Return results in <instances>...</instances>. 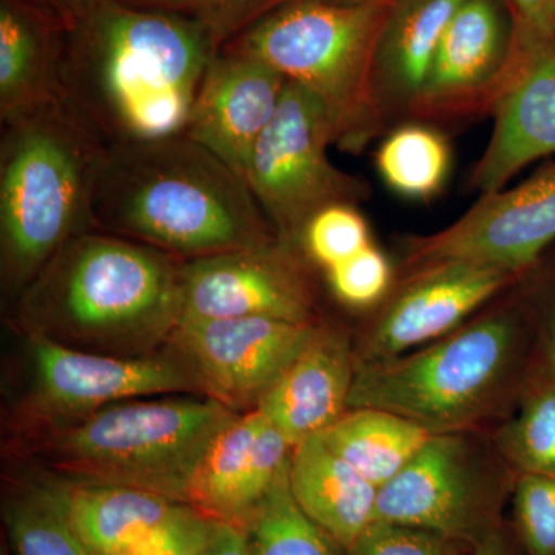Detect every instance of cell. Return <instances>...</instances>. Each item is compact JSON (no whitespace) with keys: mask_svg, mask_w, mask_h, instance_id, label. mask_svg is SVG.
<instances>
[{"mask_svg":"<svg viewBox=\"0 0 555 555\" xmlns=\"http://www.w3.org/2000/svg\"><path fill=\"white\" fill-rule=\"evenodd\" d=\"M221 47L182 14L104 0L64 31L65 96L108 145L175 137Z\"/></svg>","mask_w":555,"mask_h":555,"instance_id":"6da1fadb","label":"cell"},{"mask_svg":"<svg viewBox=\"0 0 555 555\" xmlns=\"http://www.w3.org/2000/svg\"><path fill=\"white\" fill-rule=\"evenodd\" d=\"M93 230L182 261L278 238L246 179L184 133L108 145Z\"/></svg>","mask_w":555,"mask_h":555,"instance_id":"7a4b0ae2","label":"cell"},{"mask_svg":"<svg viewBox=\"0 0 555 555\" xmlns=\"http://www.w3.org/2000/svg\"><path fill=\"white\" fill-rule=\"evenodd\" d=\"M182 259L100 230L65 243L21 292L22 327L113 357L167 346L181 320Z\"/></svg>","mask_w":555,"mask_h":555,"instance_id":"3957f363","label":"cell"},{"mask_svg":"<svg viewBox=\"0 0 555 555\" xmlns=\"http://www.w3.org/2000/svg\"><path fill=\"white\" fill-rule=\"evenodd\" d=\"M108 144L67 96L2 124L0 269L16 299L69 240L93 230Z\"/></svg>","mask_w":555,"mask_h":555,"instance_id":"277c9868","label":"cell"},{"mask_svg":"<svg viewBox=\"0 0 555 555\" xmlns=\"http://www.w3.org/2000/svg\"><path fill=\"white\" fill-rule=\"evenodd\" d=\"M396 0H288L222 49L266 62L323 102L335 142L363 152L385 126L374 93L379 36Z\"/></svg>","mask_w":555,"mask_h":555,"instance_id":"5b68a950","label":"cell"},{"mask_svg":"<svg viewBox=\"0 0 555 555\" xmlns=\"http://www.w3.org/2000/svg\"><path fill=\"white\" fill-rule=\"evenodd\" d=\"M233 415L198 393L134 398L49 430L42 444L65 481L131 486L189 505L201 460Z\"/></svg>","mask_w":555,"mask_h":555,"instance_id":"8992f818","label":"cell"},{"mask_svg":"<svg viewBox=\"0 0 555 555\" xmlns=\"http://www.w3.org/2000/svg\"><path fill=\"white\" fill-rule=\"evenodd\" d=\"M517 345L516 320L499 312L412 356L358 361L349 409H382L430 434H452L502 396Z\"/></svg>","mask_w":555,"mask_h":555,"instance_id":"52a82bcc","label":"cell"},{"mask_svg":"<svg viewBox=\"0 0 555 555\" xmlns=\"http://www.w3.org/2000/svg\"><path fill=\"white\" fill-rule=\"evenodd\" d=\"M334 126L323 102L288 80L275 118L262 131L244 170L248 189L278 238L298 247L317 211L369 198L363 179L331 163Z\"/></svg>","mask_w":555,"mask_h":555,"instance_id":"ba28073f","label":"cell"},{"mask_svg":"<svg viewBox=\"0 0 555 555\" xmlns=\"http://www.w3.org/2000/svg\"><path fill=\"white\" fill-rule=\"evenodd\" d=\"M27 335L30 389L25 409L43 433L120 401L203 396L188 366L169 347L153 356L113 357L73 349L31 332Z\"/></svg>","mask_w":555,"mask_h":555,"instance_id":"9c48e42d","label":"cell"},{"mask_svg":"<svg viewBox=\"0 0 555 555\" xmlns=\"http://www.w3.org/2000/svg\"><path fill=\"white\" fill-rule=\"evenodd\" d=\"M318 326L273 318L182 321L166 347L181 358L203 396L243 414L259 406Z\"/></svg>","mask_w":555,"mask_h":555,"instance_id":"30bf717a","label":"cell"},{"mask_svg":"<svg viewBox=\"0 0 555 555\" xmlns=\"http://www.w3.org/2000/svg\"><path fill=\"white\" fill-rule=\"evenodd\" d=\"M555 240V164L513 189L483 193L454 224L409 238V275L466 262L517 275Z\"/></svg>","mask_w":555,"mask_h":555,"instance_id":"8fae6325","label":"cell"},{"mask_svg":"<svg viewBox=\"0 0 555 555\" xmlns=\"http://www.w3.org/2000/svg\"><path fill=\"white\" fill-rule=\"evenodd\" d=\"M308 262L297 246L280 238L182 261L179 323L221 318L315 323Z\"/></svg>","mask_w":555,"mask_h":555,"instance_id":"7c38bea8","label":"cell"},{"mask_svg":"<svg viewBox=\"0 0 555 555\" xmlns=\"http://www.w3.org/2000/svg\"><path fill=\"white\" fill-rule=\"evenodd\" d=\"M511 33L502 0H465L444 33L409 118L427 122L492 113L506 87Z\"/></svg>","mask_w":555,"mask_h":555,"instance_id":"4fadbf2b","label":"cell"},{"mask_svg":"<svg viewBox=\"0 0 555 555\" xmlns=\"http://www.w3.org/2000/svg\"><path fill=\"white\" fill-rule=\"evenodd\" d=\"M492 115L491 141L469 182L481 195L505 189L529 164L555 155V35L511 33L506 87Z\"/></svg>","mask_w":555,"mask_h":555,"instance_id":"5bb4252c","label":"cell"},{"mask_svg":"<svg viewBox=\"0 0 555 555\" xmlns=\"http://www.w3.org/2000/svg\"><path fill=\"white\" fill-rule=\"evenodd\" d=\"M483 506L465 443L434 434L392 480L378 489L375 520L467 539L480 528Z\"/></svg>","mask_w":555,"mask_h":555,"instance_id":"9a60e30c","label":"cell"},{"mask_svg":"<svg viewBox=\"0 0 555 555\" xmlns=\"http://www.w3.org/2000/svg\"><path fill=\"white\" fill-rule=\"evenodd\" d=\"M287 82L266 62L221 47L208 64L184 134L244 178L251 150L275 118Z\"/></svg>","mask_w":555,"mask_h":555,"instance_id":"2e32d148","label":"cell"},{"mask_svg":"<svg viewBox=\"0 0 555 555\" xmlns=\"http://www.w3.org/2000/svg\"><path fill=\"white\" fill-rule=\"evenodd\" d=\"M514 276L466 262L412 273L372 328L360 361L400 357L412 347L447 337Z\"/></svg>","mask_w":555,"mask_h":555,"instance_id":"e0dca14e","label":"cell"},{"mask_svg":"<svg viewBox=\"0 0 555 555\" xmlns=\"http://www.w3.org/2000/svg\"><path fill=\"white\" fill-rule=\"evenodd\" d=\"M292 444L258 409L235 414L201 460L189 505L243 526L291 462Z\"/></svg>","mask_w":555,"mask_h":555,"instance_id":"ac0fdd59","label":"cell"},{"mask_svg":"<svg viewBox=\"0 0 555 555\" xmlns=\"http://www.w3.org/2000/svg\"><path fill=\"white\" fill-rule=\"evenodd\" d=\"M357 363L346 335L318 326L257 408L292 448L320 436L349 409Z\"/></svg>","mask_w":555,"mask_h":555,"instance_id":"d6986e66","label":"cell"},{"mask_svg":"<svg viewBox=\"0 0 555 555\" xmlns=\"http://www.w3.org/2000/svg\"><path fill=\"white\" fill-rule=\"evenodd\" d=\"M465 0H396L375 56L374 93L383 126L409 118L437 51Z\"/></svg>","mask_w":555,"mask_h":555,"instance_id":"ffe728a7","label":"cell"},{"mask_svg":"<svg viewBox=\"0 0 555 555\" xmlns=\"http://www.w3.org/2000/svg\"><path fill=\"white\" fill-rule=\"evenodd\" d=\"M64 30L28 0H0V120L65 96Z\"/></svg>","mask_w":555,"mask_h":555,"instance_id":"44dd1931","label":"cell"},{"mask_svg":"<svg viewBox=\"0 0 555 555\" xmlns=\"http://www.w3.org/2000/svg\"><path fill=\"white\" fill-rule=\"evenodd\" d=\"M288 480L299 507L339 546L350 550L374 524L378 489L332 452L321 436L292 449Z\"/></svg>","mask_w":555,"mask_h":555,"instance_id":"7402d4cb","label":"cell"},{"mask_svg":"<svg viewBox=\"0 0 555 555\" xmlns=\"http://www.w3.org/2000/svg\"><path fill=\"white\" fill-rule=\"evenodd\" d=\"M64 481L69 521L94 555H124L190 505L122 485Z\"/></svg>","mask_w":555,"mask_h":555,"instance_id":"603a6c76","label":"cell"},{"mask_svg":"<svg viewBox=\"0 0 555 555\" xmlns=\"http://www.w3.org/2000/svg\"><path fill=\"white\" fill-rule=\"evenodd\" d=\"M320 436L332 452L379 489L434 434L392 412L363 408L350 409Z\"/></svg>","mask_w":555,"mask_h":555,"instance_id":"cb8c5ba5","label":"cell"},{"mask_svg":"<svg viewBox=\"0 0 555 555\" xmlns=\"http://www.w3.org/2000/svg\"><path fill=\"white\" fill-rule=\"evenodd\" d=\"M3 513L17 555H94L69 521L64 481L17 485Z\"/></svg>","mask_w":555,"mask_h":555,"instance_id":"d4e9b609","label":"cell"},{"mask_svg":"<svg viewBox=\"0 0 555 555\" xmlns=\"http://www.w3.org/2000/svg\"><path fill=\"white\" fill-rule=\"evenodd\" d=\"M451 166L448 139L426 124H401L375 152V167L387 188L409 199L429 201L440 195Z\"/></svg>","mask_w":555,"mask_h":555,"instance_id":"484cf974","label":"cell"},{"mask_svg":"<svg viewBox=\"0 0 555 555\" xmlns=\"http://www.w3.org/2000/svg\"><path fill=\"white\" fill-rule=\"evenodd\" d=\"M288 465L243 525L248 555H337L338 543L292 494Z\"/></svg>","mask_w":555,"mask_h":555,"instance_id":"4316f807","label":"cell"},{"mask_svg":"<svg viewBox=\"0 0 555 555\" xmlns=\"http://www.w3.org/2000/svg\"><path fill=\"white\" fill-rule=\"evenodd\" d=\"M366 218L353 204H334L317 211L302 229L298 248L324 270L371 246Z\"/></svg>","mask_w":555,"mask_h":555,"instance_id":"83f0119b","label":"cell"},{"mask_svg":"<svg viewBox=\"0 0 555 555\" xmlns=\"http://www.w3.org/2000/svg\"><path fill=\"white\" fill-rule=\"evenodd\" d=\"M506 454L526 474L555 476V390H545L526 404L503 433Z\"/></svg>","mask_w":555,"mask_h":555,"instance_id":"f1b7e54d","label":"cell"},{"mask_svg":"<svg viewBox=\"0 0 555 555\" xmlns=\"http://www.w3.org/2000/svg\"><path fill=\"white\" fill-rule=\"evenodd\" d=\"M133 5L147 7L182 14L198 21L211 31L221 46L238 36L276 7L287 0H124Z\"/></svg>","mask_w":555,"mask_h":555,"instance_id":"f546056e","label":"cell"},{"mask_svg":"<svg viewBox=\"0 0 555 555\" xmlns=\"http://www.w3.org/2000/svg\"><path fill=\"white\" fill-rule=\"evenodd\" d=\"M326 273L338 301L356 309L377 305L392 284L389 259L374 244L327 269Z\"/></svg>","mask_w":555,"mask_h":555,"instance_id":"4dcf8cb0","label":"cell"},{"mask_svg":"<svg viewBox=\"0 0 555 555\" xmlns=\"http://www.w3.org/2000/svg\"><path fill=\"white\" fill-rule=\"evenodd\" d=\"M517 517L531 555H555V476L526 474L517 488Z\"/></svg>","mask_w":555,"mask_h":555,"instance_id":"1f68e13d","label":"cell"},{"mask_svg":"<svg viewBox=\"0 0 555 555\" xmlns=\"http://www.w3.org/2000/svg\"><path fill=\"white\" fill-rule=\"evenodd\" d=\"M219 521L189 506L160 531L124 555H206Z\"/></svg>","mask_w":555,"mask_h":555,"instance_id":"d6a6232c","label":"cell"},{"mask_svg":"<svg viewBox=\"0 0 555 555\" xmlns=\"http://www.w3.org/2000/svg\"><path fill=\"white\" fill-rule=\"evenodd\" d=\"M447 537L374 521L350 547L352 555H451Z\"/></svg>","mask_w":555,"mask_h":555,"instance_id":"836d02e7","label":"cell"},{"mask_svg":"<svg viewBox=\"0 0 555 555\" xmlns=\"http://www.w3.org/2000/svg\"><path fill=\"white\" fill-rule=\"evenodd\" d=\"M513 33L529 38L555 35V0H502Z\"/></svg>","mask_w":555,"mask_h":555,"instance_id":"e575fe53","label":"cell"},{"mask_svg":"<svg viewBox=\"0 0 555 555\" xmlns=\"http://www.w3.org/2000/svg\"><path fill=\"white\" fill-rule=\"evenodd\" d=\"M33 5L56 22L64 31L86 20L104 0H28Z\"/></svg>","mask_w":555,"mask_h":555,"instance_id":"d590c367","label":"cell"},{"mask_svg":"<svg viewBox=\"0 0 555 555\" xmlns=\"http://www.w3.org/2000/svg\"><path fill=\"white\" fill-rule=\"evenodd\" d=\"M206 555H248L247 534L244 526L219 521Z\"/></svg>","mask_w":555,"mask_h":555,"instance_id":"8d00e7d4","label":"cell"},{"mask_svg":"<svg viewBox=\"0 0 555 555\" xmlns=\"http://www.w3.org/2000/svg\"><path fill=\"white\" fill-rule=\"evenodd\" d=\"M474 555H506V551L499 537L486 535L485 539L478 543L476 554Z\"/></svg>","mask_w":555,"mask_h":555,"instance_id":"74e56055","label":"cell"},{"mask_svg":"<svg viewBox=\"0 0 555 555\" xmlns=\"http://www.w3.org/2000/svg\"><path fill=\"white\" fill-rule=\"evenodd\" d=\"M550 361H551V366H553V371H554V375H555V327L553 331V337H551V343H550Z\"/></svg>","mask_w":555,"mask_h":555,"instance_id":"f35d334b","label":"cell"},{"mask_svg":"<svg viewBox=\"0 0 555 555\" xmlns=\"http://www.w3.org/2000/svg\"><path fill=\"white\" fill-rule=\"evenodd\" d=\"M2 555H7V554H5V551H2Z\"/></svg>","mask_w":555,"mask_h":555,"instance_id":"ab89813d","label":"cell"},{"mask_svg":"<svg viewBox=\"0 0 555 555\" xmlns=\"http://www.w3.org/2000/svg\"><path fill=\"white\" fill-rule=\"evenodd\" d=\"M287 2H288V0H287Z\"/></svg>","mask_w":555,"mask_h":555,"instance_id":"60d3db41","label":"cell"}]
</instances>
